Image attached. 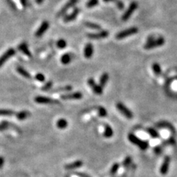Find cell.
<instances>
[{
  "label": "cell",
  "mask_w": 177,
  "mask_h": 177,
  "mask_svg": "<svg viewBox=\"0 0 177 177\" xmlns=\"http://www.w3.org/2000/svg\"><path fill=\"white\" fill-rule=\"evenodd\" d=\"M165 43V39L162 36L155 38L153 36H150L149 37H148L147 40H146V43L144 45V48L146 50H151V49H154L164 45Z\"/></svg>",
  "instance_id": "1"
},
{
  "label": "cell",
  "mask_w": 177,
  "mask_h": 177,
  "mask_svg": "<svg viewBox=\"0 0 177 177\" xmlns=\"http://www.w3.org/2000/svg\"><path fill=\"white\" fill-rule=\"evenodd\" d=\"M128 139L129 141L131 143H133L135 146H137L141 150L145 151L148 148L149 144L147 141H145V140H140L139 137H137V136H135L133 134H129L128 135Z\"/></svg>",
  "instance_id": "2"
},
{
  "label": "cell",
  "mask_w": 177,
  "mask_h": 177,
  "mask_svg": "<svg viewBox=\"0 0 177 177\" xmlns=\"http://www.w3.org/2000/svg\"><path fill=\"white\" fill-rule=\"evenodd\" d=\"M139 30L137 27H132L130 28H128L126 30H122L120 33H117L116 35V39H126V38L129 37V36H132V35H134L136 33H138Z\"/></svg>",
  "instance_id": "3"
},
{
  "label": "cell",
  "mask_w": 177,
  "mask_h": 177,
  "mask_svg": "<svg viewBox=\"0 0 177 177\" xmlns=\"http://www.w3.org/2000/svg\"><path fill=\"white\" fill-rule=\"evenodd\" d=\"M138 8V3L137 2H132L129 5L128 8L126 10V12L123 14V16H122V19L123 21H127L129 19L131 16H132V14H134V11L137 9Z\"/></svg>",
  "instance_id": "4"
},
{
  "label": "cell",
  "mask_w": 177,
  "mask_h": 177,
  "mask_svg": "<svg viewBox=\"0 0 177 177\" xmlns=\"http://www.w3.org/2000/svg\"><path fill=\"white\" fill-rule=\"evenodd\" d=\"M116 106H117V109H118L125 117H127L128 119H131L132 117H133V113H132V111H131L130 109H128L123 103H117Z\"/></svg>",
  "instance_id": "5"
},
{
  "label": "cell",
  "mask_w": 177,
  "mask_h": 177,
  "mask_svg": "<svg viewBox=\"0 0 177 177\" xmlns=\"http://www.w3.org/2000/svg\"><path fill=\"white\" fill-rule=\"evenodd\" d=\"M35 101L38 103L41 104H59V101H56V100L52 99L50 98H47V97L44 96H38L35 98Z\"/></svg>",
  "instance_id": "6"
},
{
  "label": "cell",
  "mask_w": 177,
  "mask_h": 177,
  "mask_svg": "<svg viewBox=\"0 0 177 177\" xmlns=\"http://www.w3.org/2000/svg\"><path fill=\"white\" fill-rule=\"evenodd\" d=\"M78 0H69V1L66 2V5H65L64 6L63 8L60 10V11H59V12L58 13L57 17H61V16H64L65 14L67 12L68 10H69V8H72V7H73L74 5H75V4L78 2Z\"/></svg>",
  "instance_id": "7"
},
{
  "label": "cell",
  "mask_w": 177,
  "mask_h": 177,
  "mask_svg": "<svg viewBox=\"0 0 177 177\" xmlns=\"http://www.w3.org/2000/svg\"><path fill=\"white\" fill-rule=\"evenodd\" d=\"M16 54V50L14 48H10L9 50H7L1 57H0V67L2 66V65L12 56Z\"/></svg>",
  "instance_id": "8"
},
{
  "label": "cell",
  "mask_w": 177,
  "mask_h": 177,
  "mask_svg": "<svg viewBox=\"0 0 177 177\" xmlns=\"http://www.w3.org/2000/svg\"><path fill=\"white\" fill-rule=\"evenodd\" d=\"M87 83H88V85L90 86L91 88H92L94 92L96 93L97 95H101L103 93V88L101 86L96 84V82H95L93 78H89L87 81Z\"/></svg>",
  "instance_id": "9"
},
{
  "label": "cell",
  "mask_w": 177,
  "mask_h": 177,
  "mask_svg": "<svg viewBox=\"0 0 177 177\" xmlns=\"http://www.w3.org/2000/svg\"><path fill=\"white\" fill-rule=\"evenodd\" d=\"M170 162H171V157L168 156H166L164 158L163 162H162V165L160 167V173L162 175H166L168 172V170H169V165Z\"/></svg>",
  "instance_id": "10"
},
{
  "label": "cell",
  "mask_w": 177,
  "mask_h": 177,
  "mask_svg": "<svg viewBox=\"0 0 177 177\" xmlns=\"http://www.w3.org/2000/svg\"><path fill=\"white\" fill-rule=\"evenodd\" d=\"M108 32L107 30H101L96 33H89L87 35V37L90 39H102L108 37Z\"/></svg>",
  "instance_id": "11"
},
{
  "label": "cell",
  "mask_w": 177,
  "mask_h": 177,
  "mask_svg": "<svg viewBox=\"0 0 177 177\" xmlns=\"http://www.w3.org/2000/svg\"><path fill=\"white\" fill-rule=\"evenodd\" d=\"M49 27H50V23L47 21H44L41 23L40 27H39V29L37 30V31L36 32V37H41V36H43V34L48 30Z\"/></svg>",
  "instance_id": "12"
},
{
  "label": "cell",
  "mask_w": 177,
  "mask_h": 177,
  "mask_svg": "<svg viewBox=\"0 0 177 177\" xmlns=\"http://www.w3.org/2000/svg\"><path fill=\"white\" fill-rule=\"evenodd\" d=\"M83 98V95L79 92H73V93L65 94L61 96L62 100H78Z\"/></svg>",
  "instance_id": "13"
},
{
  "label": "cell",
  "mask_w": 177,
  "mask_h": 177,
  "mask_svg": "<svg viewBox=\"0 0 177 177\" xmlns=\"http://www.w3.org/2000/svg\"><path fill=\"white\" fill-rule=\"evenodd\" d=\"M79 12H80L79 8H75V9L73 11V12L71 13V14H69V15L66 16L64 18V21L65 22H69V21H73V20H75V19L77 18L78 15L79 14Z\"/></svg>",
  "instance_id": "14"
},
{
  "label": "cell",
  "mask_w": 177,
  "mask_h": 177,
  "mask_svg": "<svg viewBox=\"0 0 177 177\" xmlns=\"http://www.w3.org/2000/svg\"><path fill=\"white\" fill-rule=\"evenodd\" d=\"M94 53L93 46L91 43H88L84 48V56L86 59H90Z\"/></svg>",
  "instance_id": "15"
},
{
  "label": "cell",
  "mask_w": 177,
  "mask_h": 177,
  "mask_svg": "<svg viewBox=\"0 0 177 177\" xmlns=\"http://www.w3.org/2000/svg\"><path fill=\"white\" fill-rule=\"evenodd\" d=\"M18 49L21 52V53H24V55L29 56V57H31L32 56L31 53H30V50H29L28 48V46H27V44L25 43V42H22V43L20 44L18 47Z\"/></svg>",
  "instance_id": "16"
},
{
  "label": "cell",
  "mask_w": 177,
  "mask_h": 177,
  "mask_svg": "<svg viewBox=\"0 0 177 177\" xmlns=\"http://www.w3.org/2000/svg\"><path fill=\"white\" fill-rule=\"evenodd\" d=\"M83 162L81 160H78V161H75V162H72V163L70 164H68V165H66V166H65V168L66 169L68 170H71V169H75V168H80V167H81L83 165Z\"/></svg>",
  "instance_id": "17"
},
{
  "label": "cell",
  "mask_w": 177,
  "mask_h": 177,
  "mask_svg": "<svg viewBox=\"0 0 177 177\" xmlns=\"http://www.w3.org/2000/svg\"><path fill=\"white\" fill-rule=\"evenodd\" d=\"M72 87L71 86H65L59 87V88H54L50 91L51 93H56V92H69L72 90Z\"/></svg>",
  "instance_id": "18"
},
{
  "label": "cell",
  "mask_w": 177,
  "mask_h": 177,
  "mask_svg": "<svg viewBox=\"0 0 177 177\" xmlns=\"http://www.w3.org/2000/svg\"><path fill=\"white\" fill-rule=\"evenodd\" d=\"M156 126V127H159V128H166L169 129L170 131H172L173 132H174V130H175L173 126L171 123H168V122H165V121L159 122V123H158Z\"/></svg>",
  "instance_id": "19"
},
{
  "label": "cell",
  "mask_w": 177,
  "mask_h": 177,
  "mask_svg": "<svg viewBox=\"0 0 177 177\" xmlns=\"http://www.w3.org/2000/svg\"><path fill=\"white\" fill-rule=\"evenodd\" d=\"M114 134V131L113 129L111 128V126L108 125H106L105 126V131H104V137L106 138H110Z\"/></svg>",
  "instance_id": "20"
},
{
  "label": "cell",
  "mask_w": 177,
  "mask_h": 177,
  "mask_svg": "<svg viewBox=\"0 0 177 177\" xmlns=\"http://www.w3.org/2000/svg\"><path fill=\"white\" fill-rule=\"evenodd\" d=\"M16 69H17V72H18L20 75H22L23 77H24V78H29V79L31 78V75H30V74L23 67H21V66H18V67L16 68Z\"/></svg>",
  "instance_id": "21"
},
{
  "label": "cell",
  "mask_w": 177,
  "mask_h": 177,
  "mask_svg": "<svg viewBox=\"0 0 177 177\" xmlns=\"http://www.w3.org/2000/svg\"><path fill=\"white\" fill-rule=\"evenodd\" d=\"M30 113L27 111H22L19 112L18 114H16V117L18 120H23L27 119V117H30Z\"/></svg>",
  "instance_id": "22"
},
{
  "label": "cell",
  "mask_w": 177,
  "mask_h": 177,
  "mask_svg": "<svg viewBox=\"0 0 177 177\" xmlns=\"http://www.w3.org/2000/svg\"><path fill=\"white\" fill-rule=\"evenodd\" d=\"M108 81V73H103L101 75V78H100V86L101 87H104L106 85L107 82Z\"/></svg>",
  "instance_id": "23"
},
{
  "label": "cell",
  "mask_w": 177,
  "mask_h": 177,
  "mask_svg": "<svg viewBox=\"0 0 177 177\" xmlns=\"http://www.w3.org/2000/svg\"><path fill=\"white\" fill-rule=\"evenodd\" d=\"M152 70L154 72L155 75H159L162 74V68H161L160 65L158 63H153L152 64Z\"/></svg>",
  "instance_id": "24"
},
{
  "label": "cell",
  "mask_w": 177,
  "mask_h": 177,
  "mask_svg": "<svg viewBox=\"0 0 177 177\" xmlns=\"http://www.w3.org/2000/svg\"><path fill=\"white\" fill-rule=\"evenodd\" d=\"M61 61V63L64 64H68L72 61V56L69 53H66V54L62 56Z\"/></svg>",
  "instance_id": "25"
},
{
  "label": "cell",
  "mask_w": 177,
  "mask_h": 177,
  "mask_svg": "<svg viewBox=\"0 0 177 177\" xmlns=\"http://www.w3.org/2000/svg\"><path fill=\"white\" fill-rule=\"evenodd\" d=\"M147 131L149 134V135H150L152 138L156 139L160 137L159 133H158L155 129H153V128H147Z\"/></svg>",
  "instance_id": "26"
},
{
  "label": "cell",
  "mask_w": 177,
  "mask_h": 177,
  "mask_svg": "<svg viewBox=\"0 0 177 177\" xmlns=\"http://www.w3.org/2000/svg\"><path fill=\"white\" fill-rule=\"evenodd\" d=\"M56 125H57L58 128H59L61 129H64L67 127L68 123L65 119H60V120H59L57 121Z\"/></svg>",
  "instance_id": "27"
},
{
  "label": "cell",
  "mask_w": 177,
  "mask_h": 177,
  "mask_svg": "<svg viewBox=\"0 0 177 177\" xmlns=\"http://www.w3.org/2000/svg\"><path fill=\"white\" fill-rule=\"evenodd\" d=\"M85 26L86 27H88V28L92 29V30H101V27L99 24H96V23H92V22H85Z\"/></svg>",
  "instance_id": "28"
},
{
  "label": "cell",
  "mask_w": 177,
  "mask_h": 177,
  "mask_svg": "<svg viewBox=\"0 0 177 177\" xmlns=\"http://www.w3.org/2000/svg\"><path fill=\"white\" fill-rule=\"evenodd\" d=\"M98 3H99V0H88V2H86V6L88 8H92L98 5Z\"/></svg>",
  "instance_id": "29"
},
{
  "label": "cell",
  "mask_w": 177,
  "mask_h": 177,
  "mask_svg": "<svg viewBox=\"0 0 177 177\" xmlns=\"http://www.w3.org/2000/svg\"><path fill=\"white\" fill-rule=\"evenodd\" d=\"M57 47L59 49H64L66 47V41L64 39H59L57 42Z\"/></svg>",
  "instance_id": "30"
},
{
  "label": "cell",
  "mask_w": 177,
  "mask_h": 177,
  "mask_svg": "<svg viewBox=\"0 0 177 177\" xmlns=\"http://www.w3.org/2000/svg\"><path fill=\"white\" fill-rule=\"evenodd\" d=\"M14 112L11 110L8 109H0V115H5V116H10L14 114Z\"/></svg>",
  "instance_id": "31"
},
{
  "label": "cell",
  "mask_w": 177,
  "mask_h": 177,
  "mask_svg": "<svg viewBox=\"0 0 177 177\" xmlns=\"http://www.w3.org/2000/svg\"><path fill=\"white\" fill-rule=\"evenodd\" d=\"M119 168H120V164L114 163L111 167V170H110V173L111 174H115L118 171Z\"/></svg>",
  "instance_id": "32"
},
{
  "label": "cell",
  "mask_w": 177,
  "mask_h": 177,
  "mask_svg": "<svg viewBox=\"0 0 177 177\" xmlns=\"http://www.w3.org/2000/svg\"><path fill=\"white\" fill-rule=\"evenodd\" d=\"M98 114H99V116H101V117H106V116H107L106 109L104 107H99V108H98Z\"/></svg>",
  "instance_id": "33"
},
{
  "label": "cell",
  "mask_w": 177,
  "mask_h": 177,
  "mask_svg": "<svg viewBox=\"0 0 177 177\" xmlns=\"http://www.w3.org/2000/svg\"><path fill=\"white\" fill-rule=\"evenodd\" d=\"M52 86H53V82H51V81H49V82H47L45 85L42 87L41 89L43 91H48L52 88Z\"/></svg>",
  "instance_id": "34"
},
{
  "label": "cell",
  "mask_w": 177,
  "mask_h": 177,
  "mask_svg": "<svg viewBox=\"0 0 177 177\" xmlns=\"http://www.w3.org/2000/svg\"><path fill=\"white\" fill-rule=\"evenodd\" d=\"M131 162H132V158L131 157V156H127V157L124 159L123 164L125 167H127L129 165H131Z\"/></svg>",
  "instance_id": "35"
},
{
  "label": "cell",
  "mask_w": 177,
  "mask_h": 177,
  "mask_svg": "<svg viewBox=\"0 0 177 177\" xmlns=\"http://www.w3.org/2000/svg\"><path fill=\"white\" fill-rule=\"evenodd\" d=\"M115 4L116 6L117 7V8L120 10H123L124 8V3L122 2L121 0H115Z\"/></svg>",
  "instance_id": "36"
},
{
  "label": "cell",
  "mask_w": 177,
  "mask_h": 177,
  "mask_svg": "<svg viewBox=\"0 0 177 177\" xmlns=\"http://www.w3.org/2000/svg\"><path fill=\"white\" fill-rule=\"evenodd\" d=\"M35 78H36V79L37 80V81H40V82H43V81H44V80H45V77L41 73H38L37 75L35 76Z\"/></svg>",
  "instance_id": "37"
},
{
  "label": "cell",
  "mask_w": 177,
  "mask_h": 177,
  "mask_svg": "<svg viewBox=\"0 0 177 177\" xmlns=\"http://www.w3.org/2000/svg\"><path fill=\"white\" fill-rule=\"evenodd\" d=\"M165 145H174L176 144V140L174 139V137H171L168 140H167L166 141H165L164 143Z\"/></svg>",
  "instance_id": "38"
},
{
  "label": "cell",
  "mask_w": 177,
  "mask_h": 177,
  "mask_svg": "<svg viewBox=\"0 0 177 177\" xmlns=\"http://www.w3.org/2000/svg\"><path fill=\"white\" fill-rule=\"evenodd\" d=\"M162 148L161 146H156V147L153 148V151H154V153H156V154H160V153H162Z\"/></svg>",
  "instance_id": "39"
},
{
  "label": "cell",
  "mask_w": 177,
  "mask_h": 177,
  "mask_svg": "<svg viewBox=\"0 0 177 177\" xmlns=\"http://www.w3.org/2000/svg\"><path fill=\"white\" fill-rule=\"evenodd\" d=\"M20 2H21V5H23V7H27V0H20Z\"/></svg>",
  "instance_id": "40"
},
{
  "label": "cell",
  "mask_w": 177,
  "mask_h": 177,
  "mask_svg": "<svg viewBox=\"0 0 177 177\" xmlns=\"http://www.w3.org/2000/svg\"><path fill=\"white\" fill-rule=\"evenodd\" d=\"M3 165H4V159L0 156V169L2 168Z\"/></svg>",
  "instance_id": "41"
},
{
  "label": "cell",
  "mask_w": 177,
  "mask_h": 177,
  "mask_svg": "<svg viewBox=\"0 0 177 177\" xmlns=\"http://www.w3.org/2000/svg\"><path fill=\"white\" fill-rule=\"evenodd\" d=\"M36 1L38 4H41L44 2V0H36Z\"/></svg>",
  "instance_id": "42"
},
{
  "label": "cell",
  "mask_w": 177,
  "mask_h": 177,
  "mask_svg": "<svg viewBox=\"0 0 177 177\" xmlns=\"http://www.w3.org/2000/svg\"><path fill=\"white\" fill-rule=\"evenodd\" d=\"M105 2H115V0H103Z\"/></svg>",
  "instance_id": "43"
},
{
  "label": "cell",
  "mask_w": 177,
  "mask_h": 177,
  "mask_svg": "<svg viewBox=\"0 0 177 177\" xmlns=\"http://www.w3.org/2000/svg\"><path fill=\"white\" fill-rule=\"evenodd\" d=\"M0 131H2V127H1V125H0Z\"/></svg>",
  "instance_id": "44"
}]
</instances>
